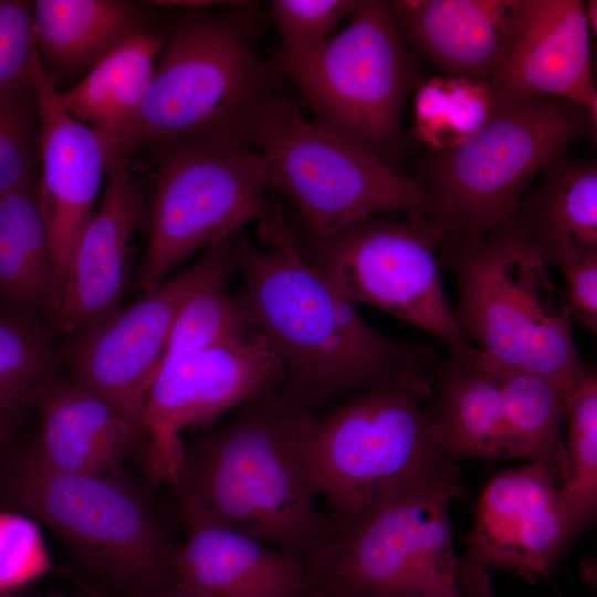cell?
Listing matches in <instances>:
<instances>
[{
    "label": "cell",
    "instance_id": "cell-1",
    "mask_svg": "<svg viewBox=\"0 0 597 597\" xmlns=\"http://www.w3.org/2000/svg\"><path fill=\"white\" fill-rule=\"evenodd\" d=\"M259 232L263 249L241 230L233 234L243 276L233 298L245 324L281 360V391L294 408L314 415L339 396L432 373L439 360L432 348L374 329L306 260L279 200Z\"/></svg>",
    "mask_w": 597,
    "mask_h": 597
},
{
    "label": "cell",
    "instance_id": "cell-2",
    "mask_svg": "<svg viewBox=\"0 0 597 597\" xmlns=\"http://www.w3.org/2000/svg\"><path fill=\"white\" fill-rule=\"evenodd\" d=\"M305 415L275 391L185 446L171 482L184 513L243 532L298 562L307 576L336 538L301 451Z\"/></svg>",
    "mask_w": 597,
    "mask_h": 597
},
{
    "label": "cell",
    "instance_id": "cell-3",
    "mask_svg": "<svg viewBox=\"0 0 597 597\" xmlns=\"http://www.w3.org/2000/svg\"><path fill=\"white\" fill-rule=\"evenodd\" d=\"M432 373L366 389L323 418L308 416L301 451L336 537L380 507L459 474L422 399Z\"/></svg>",
    "mask_w": 597,
    "mask_h": 597
},
{
    "label": "cell",
    "instance_id": "cell-4",
    "mask_svg": "<svg viewBox=\"0 0 597 597\" xmlns=\"http://www.w3.org/2000/svg\"><path fill=\"white\" fill-rule=\"evenodd\" d=\"M161 27L163 46L149 90L114 148L125 158L158 142L227 135L242 139L282 75L254 43L263 14L253 2H181Z\"/></svg>",
    "mask_w": 597,
    "mask_h": 597
},
{
    "label": "cell",
    "instance_id": "cell-5",
    "mask_svg": "<svg viewBox=\"0 0 597 597\" xmlns=\"http://www.w3.org/2000/svg\"><path fill=\"white\" fill-rule=\"evenodd\" d=\"M440 253L458 284L453 316L478 349L567 390L594 370L573 337L565 292L510 218L478 235L447 238Z\"/></svg>",
    "mask_w": 597,
    "mask_h": 597
},
{
    "label": "cell",
    "instance_id": "cell-6",
    "mask_svg": "<svg viewBox=\"0 0 597 597\" xmlns=\"http://www.w3.org/2000/svg\"><path fill=\"white\" fill-rule=\"evenodd\" d=\"M242 140L256 148L269 188L293 203L296 228L307 235H327L383 213L423 211L443 222L433 191L308 123L287 95L270 97L251 117Z\"/></svg>",
    "mask_w": 597,
    "mask_h": 597
},
{
    "label": "cell",
    "instance_id": "cell-7",
    "mask_svg": "<svg viewBox=\"0 0 597 597\" xmlns=\"http://www.w3.org/2000/svg\"><path fill=\"white\" fill-rule=\"evenodd\" d=\"M11 503L61 536L96 582L123 597H151L172 584V546L142 491L117 470H51L29 452L7 483Z\"/></svg>",
    "mask_w": 597,
    "mask_h": 597
},
{
    "label": "cell",
    "instance_id": "cell-8",
    "mask_svg": "<svg viewBox=\"0 0 597 597\" xmlns=\"http://www.w3.org/2000/svg\"><path fill=\"white\" fill-rule=\"evenodd\" d=\"M596 126L589 111L561 97L496 98L483 127L427 161L422 184L439 201L447 238L478 235L509 218L543 168Z\"/></svg>",
    "mask_w": 597,
    "mask_h": 597
},
{
    "label": "cell",
    "instance_id": "cell-9",
    "mask_svg": "<svg viewBox=\"0 0 597 597\" xmlns=\"http://www.w3.org/2000/svg\"><path fill=\"white\" fill-rule=\"evenodd\" d=\"M350 17L315 51L274 63L304 94L317 126L392 167L404 148L405 102L426 81L423 71L407 50L388 1H358Z\"/></svg>",
    "mask_w": 597,
    "mask_h": 597
},
{
    "label": "cell",
    "instance_id": "cell-10",
    "mask_svg": "<svg viewBox=\"0 0 597 597\" xmlns=\"http://www.w3.org/2000/svg\"><path fill=\"white\" fill-rule=\"evenodd\" d=\"M155 172L149 241L139 284L157 287L181 261L275 209L266 169L249 143L227 135L147 145Z\"/></svg>",
    "mask_w": 597,
    "mask_h": 597
},
{
    "label": "cell",
    "instance_id": "cell-11",
    "mask_svg": "<svg viewBox=\"0 0 597 597\" xmlns=\"http://www.w3.org/2000/svg\"><path fill=\"white\" fill-rule=\"evenodd\" d=\"M290 227L306 260L349 302L417 326L448 350L473 345L455 322L440 277L438 252L448 237L440 219L423 211L375 214L323 237Z\"/></svg>",
    "mask_w": 597,
    "mask_h": 597
},
{
    "label": "cell",
    "instance_id": "cell-12",
    "mask_svg": "<svg viewBox=\"0 0 597 597\" xmlns=\"http://www.w3.org/2000/svg\"><path fill=\"white\" fill-rule=\"evenodd\" d=\"M459 474L396 500L336 537L311 570L332 597H436L459 590L449 507Z\"/></svg>",
    "mask_w": 597,
    "mask_h": 597
},
{
    "label": "cell",
    "instance_id": "cell-13",
    "mask_svg": "<svg viewBox=\"0 0 597 597\" xmlns=\"http://www.w3.org/2000/svg\"><path fill=\"white\" fill-rule=\"evenodd\" d=\"M285 370L255 331L161 364L145 395L140 422L151 480L172 482L185 444L180 432L282 390Z\"/></svg>",
    "mask_w": 597,
    "mask_h": 597
},
{
    "label": "cell",
    "instance_id": "cell-14",
    "mask_svg": "<svg viewBox=\"0 0 597 597\" xmlns=\"http://www.w3.org/2000/svg\"><path fill=\"white\" fill-rule=\"evenodd\" d=\"M235 271L232 235L209 247L186 271L81 329L62 353L71 379L140 421L145 395L160 367L180 310L202 286Z\"/></svg>",
    "mask_w": 597,
    "mask_h": 597
},
{
    "label": "cell",
    "instance_id": "cell-15",
    "mask_svg": "<svg viewBox=\"0 0 597 597\" xmlns=\"http://www.w3.org/2000/svg\"><path fill=\"white\" fill-rule=\"evenodd\" d=\"M575 537L558 483L542 465L527 462L488 482L461 559L538 583L553 573Z\"/></svg>",
    "mask_w": 597,
    "mask_h": 597
},
{
    "label": "cell",
    "instance_id": "cell-16",
    "mask_svg": "<svg viewBox=\"0 0 597 597\" xmlns=\"http://www.w3.org/2000/svg\"><path fill=\"white\" fill-rule=\"evenodd\" d=\"M33 91L41 116L39 203L53 269L51 314L59 307L74 245L91 217L103 177L116 158L113 140L67 114L40 56Z\"/></svg>",
    "mask_w": 597,
    "mask_h": 597
},
{
    "label": "cell",
    "instance_id": "cell-17",
    "mask_svg": "<svg viewBox=\"0 0 597 597\" xmlns=\"http://www.w3.org/2000/svg\"><path fill=\"white\" fill-rule=\"evenodd\" d=\"M590 34L580 0H524L519 28L490 83L498 100L554 96L597 119Z\"/></svg>",
    "mask_w": 597,
    "mask_h": 597
},
{
    "label": "cell",
    "instance_id": "cell-18",
    "mask_svg": "<svg viewBox=\"0 0 597 597\" xmlns=\"http://www.w3.org/2000/svg\"><path fill=\"white\" fill-rule=\"evenodd\" d=\"M144 211L142 186L127 159H116L107 171L103 201L74 245L63 292L53 314L56 327L77 333L113 310L128 277V248Z\"/></svg>",
    "mask_w": 597,
    "mask_h": 597
},
{
    "label": "cell",
    "instance_id": "cell-19",
    "mask_svg": "<svg viewBox=\"0 0 597 597\" xmlns=\"http://www.w3.org/2000/svg\"><path fill=\"white\" fill-rule=\"evenodd\" d=\"M188 536L172 546V584L202 597H307L305 568L268 544L206 516L185 513Z\"/></svg>",
    "mask_w": 597,
    "mask_h": 597
},
{
    "label": "cell",
    "instance_id": "cell-20",
    "mask_svg": "<svg viewBox=\"0 0 597 597\" xmlns=\"http://www.w3.org/2000/svg\"><path fill=\"white\" fill-rule=\"evenodd\" d=\"M401 34L448 74L490 81L520 24L524 0L388 1Z\"/></svg>",
    "mask_w": 597,
    "mask_h": 597
},
{
    "label": "cell",
    "instance_id": "cell-21",
    "mask_svg": "<svg viewBox=\"0 0 597 597\" xmlns=\"http://www.w3.org/2000/svg\"><path fill=\"white\" fill-rule=\"evenodd\" d=\"M41 434L29 452L59 472L105 474L145 442L139 420L100 392L56 379L39 398Z\"/></svg>",
    "mask_w": 597,
    "mask_h": 597
},
{
    "label": "cell",
    "instance_id": "cell-22",
    "mask_svg": "<svg viewBox=\"0 0 597 597\" xmlns=\"http://www.w3.org/2000/svg\"><path fill=\"white\" fill-rule=\"evenodd\" d=\"M509 367L474 345L448 350L432 370L433 401L427 410L449 457L513 459Z\"/></svg>",
    "mask_w": 597,
    "mask_h": 597
},
{
    "label": "cell",
    "instance_id": "cell-23",
    "mask_svg": "<svg viewBox=\"0 0 597 597\" xmlns=\"http://www.w3.org/2000/svg\"><path fill=\"white\" fill-rule=\"evenodd\" d=\"M509 217L547 266L597 255V165L565 151L537 176Z\"/></svg>",
    "mask_w": 597,
    "mask_h": 597
},
{
    "label": "cell",
    "instance_id": "cell-24",
    "mask_svg": "<svg viewBox=\"0 0 597 597\" xmlns=\"http://www.w3.org/2000/svg\"><path fill=\"white\" fill-rule=\"evenodd\" d=\"M156 27L151 6L136 1H33L35 48L55 83L84 76L127 39Z\"/></svg>",
    "mask_w": 597,
    "mask_h": 597
},
{
    "label": "cell",
    "instance_id": "cell-25",
    "mask_svg": "<svg viewBox=\"0 0 597 597\" xmlns=\"http://www.w3.org/2000/svg\"><path fill=\"white\" fill-rule=\"evenodd\" d=\"M161 27L134 34L102 59L80 82L57 92L61 107L113 143L138 112L163 46Z\"/></svg>",
    "mask_w": 597,
    "mask_h": 597
},
{
    "label": "cell",
    "instance_id": "cell-26",
    "mask_svg": "<svg viewBox=\"0 0 597 597\" xmlns=\"http://www.w3.org/2000/svg\"><path fill=\"white\" fill-rule=\"evenodd\" d=\"M40 171L0 198V303L33 320L52 310L53 269L39 203Z\"/></svg>",
    "mask_w": 597,
    "mask_h": 597
},
{
    "label": "cell",
    "instance_id": "cell-27",
    "mask_svg": "<svg viewBox=\"0 0 597 597\" xmlns=\"http://www.w3.org/2000/svg\"><path fill=\"white\" fill-rule=\"evenodd\" d=\"M62 362L38 320L0 310V437L59 379Z\"/></svg>",
    "mask_w": 597,
    "mask_h": 597
},
{
    "label": "cell",
    "instance_id": "cell-28",
    "mask_svg": "<svg viewBox=\"0 0 597 597\" xmlns=\"http://www.w3.org/2000/svg\"><path fill=\"white\" fill-rule=\"evenodd\" d=\"M567 476L559 495L577 535L597 507V376L595 369L566 397Z\"/></svg>",
    "mask_w": 597,
    "mask_h": 597
},
{
    "label": "cell",
    "instance_id": "cell-29",
    "mask_svg": "<svg viewBox=\"0 0 597 597\" xmlns=\"http://www.w3.org/2000/svg\"><path fill=\"white\" fill-rule=\"evenodd\" d=\"M230 277L222 276L206 284L185 303L170 331L161 364L253 332L227 290Z\"/></svg>",
    "mask_w": 597,
    "mask_h": 597
},
{
    "label": "cell",
    "instance_id": "cell-30",
    "mask_svg": "<svg viewBox=\"0 0 597 597\" xmlns=\"http://www.w3.org/2000/svg\"><path fill=\"white\" fill-rule=\"evenodd\" d=\"M41 133L33 90L0 97V198L40 171Z\"/></svg>",
    "mask_w": 597,
    "mask_h": 597
},
{
    "label": "cell",
    "instance_id": "cell-31",
    "mask_svg": "<svg viewBox=\"0 0 597 597\" xmlns=\"http://www.w3.org/2000/svg\"><path fill=\"white\" fill-rule=\"evenodd\" d=\"M355 0H274L271 15L280 35L275 59L315 51L331 38L342 19L352 15Z\"/></svg>",
    "mask_w": 597,
    "mask_h": 597
},
{
    "label": "cell",
    "instance_id": "cell-32",
    "mask_svg": "<svg viewBox=\"0 0 597 597\" xmlns=\"http://www.w3.org/2000/svg\"><path fill=\"white\" fill-rule=\"evenodd\" d=\"M38 56L33 1L0 0V97L33 90Z\"/></svg>",
    "mask_w": 597,
    "mask_h": 597
},
{
    "label": "cell",
    "instance_id": "cell-33",
    "mask_svg": "<svg viewBox=\"0 0 597 597\" xmlns=\"http://www.w3.org/2000/svg\"><path fill=\"white\" fill-rule=\"evenodd\" d=\"M447 86L450 124L459 145L491 119L496 95L484 80L447 77Z\"/></svg>",
    "mask_w": 597,
    "mask_h": 597
},
{
    "label": "cell",
    "instance_id": "cell-34",
    "mask_svg": "<svg viewBox=\"0 0 597 597\" xmlns=\"http://www.w3.org/2000/svg\"><path fill=\"white\" fill-rule=\"evenodd\" d=\"M413 135L433 151L457 146L448 109L447 77L426 80L415 96Z\"/></svg>",
    "mask_w": 597,
    "mask_h": 597
},
{
    "label": "cell",
    "instance_id": "cell-35",
    "mask_svg": "<svg viewBox=\"0 0 597 597\" xmlns=\"http://www.w3.org/2000/svg\"><path fill=\"white\" fill-rule=\"evenodd\" d=\"M29 526L24 520L0 514V589H14L40 569L33 548H29Z\"/></svg>",
    "mask_w": 597,
    "mask_h": 597
},
{
    "label": "cell",
    "instance_id": "cell-36",
    "mask_svg": "<svg viewBox=\"0 0 597 597\" xmlns=\"http://www.w3.org/2000/svg\"><path fill=\"white\" fill-rule=\"evenodd\" d=\"M566 279L565 295L573 322L593 335L597 333V255L561 268Z\"/></svg>",
    "mask_w": 597,
    "mask_h": 597
},
{
    "label": "cell",
    "instance_id": "cell-37",
    "mask_svg": "<svg viewBox=\"0 0 597 597\" xmlns=\"http://www.w3.org/2000/svg\"><path fill=\"white\" fill-rule=\"evenodd\" d=\"M459 590L436 597H494L488 570L478 568L459 558Z\"/></svg>",
    "mask_w": 597,
    "mask_h": 597
},
{
    "label": "cell",
    "instance_id": "cell-38",
    "mask_svg": "<svg viewBox=\"0 0 597 597\" xmlns=\"http://www.w3.org/2000/svg\"><path fill=\"white\" fill-rule=\"evenodd\" d=\"M584 14L590 36L596 34L597 30V2L589 0L584 2Z\"/></svg>",
    "mask_w": 597,
    "mask_h": 597
},
{
    "label": "cell",
    "instance_id": "cell-39",
    "mask_svg": "<svg viewBox=\"0 0 597 597\" xmlns=\"http://www.w3.org/2000/svg\"><path fill=\"white\" fill-rule=\"evenodd\" d=\"M151 597H202L180 586L171 584L161 591L153 595Z\"/></svg>",
    "mask_w": 597,
    "mask_h": 597
},
{
    "label": "cell",
    "instance_id": "cell-40",
    "mask_svg": "<svg viewBox=\"0 0 597 597\" xmlns=\"http://www.w3.org/2000/svg\"><path fill=\"white\" fill-rule=\"evenodd\" d=\"M44 597H102V595H98V594H93V593H90V594H83V593H80V594H71V595H67V594H63V593H56V591H49Z\"/></svg>",
    "mask_w": 597,
    "mask_h": 597
},
{
    "label": "cell",
    "instance_id": "cell-41",
    "mask_svg": "<svg viewBox=\"0 0 597 597\" xmlns=\"http://www.w3.org/2000/svg\"><path fill=\"white\" fill-rule=\"evenodd\" d=\"M0 597H17L13 589H0Z\"/></svg>",
    "mask_w": 597,
    "mask_h": 597
},
{
    "label": "cell",
    "instance_id": "cell-42",
    "mask_svg": "<svg viewBox=\"0 0 597 597\" xmlns=\"http://www.w3.org/2000/svg\"><path fill=\"white\" fill-rule=\"evenodd\" d=\"M307 597H332V596L321 594V593H316V591H311Z\"/></svg>",
    "mask_w": 597,
    "mask_h": 597
}]
</instances>
